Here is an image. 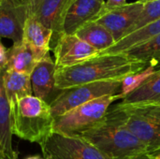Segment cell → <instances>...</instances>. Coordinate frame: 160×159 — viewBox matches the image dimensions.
Returning <instances> with one entry per match:
<instances>
[{"instance_id": "obj_21", "label": "cell", "mask_w": 160, "mask_h": 159, "mask_svg": "<svg viewBox=\"0 0 160 159\" xmlns=\"http://www.w3.org/2000/svg\"><path fill=\"white\" fill-rule=\"evenodd\" d=\"M128 58L142 62L147 67L160 68V35L147 42L134 47L124 52Z\"/></svg>"}, {"instance_id": "obj_27", "label": "cell", "mask_w": 160, "mask_h": 159, "mask_svg": "<svg viewBox=\"0 0 160 159\" xmlns=\"http://www.w3.org/2000/svg\"><path fill=\"white\" fill-rule=\"evenodd\" d=\"M25 1H26V4H27L28 12H30L34 8V7L36 6V4L38 2V0H25Z\"/></svg>"}, {"instance_id": "obj_3", "label": "cell", "mask_w": 160, "mask_h": 159, "mask_svg": "<svg viewBox=\"0 0 160 159\" xmlns=\"http://www.w3.org/2000/svg\"><path fill=\"white\" fill-rule=\"evenodd\" d=\"M12 134L40 144L52 131L53 117L48 103L35 96L21 98L10 109Z\"/></svg>"}, {"instance_id": "obj_31", "label": "cell", "mask_w": 160, "mask_h": 159, "mask_svg": "<svg viewBox=\"0 0 160 159\" xmlns=\"http://www.w3.org/2000/svg\"><path fill=\"white\" fill-rule=\"evenodd\" d=\"M0 159H4V158H3V157H2L0 156Z\"/></svg>"}, {"instance_id": "obj_28", "label": "cell", "mask_w": 160, "mask_h": 159, "mask_svg": "<svg viewBox=\"0 0 160 159\" xmlns=\"http://www.w3.org/2000/svg\"><path fill=\"white\" fill-rule=\"evenodd\" d=\"M149 155L153 159H160V150L151 152V153H149Z\"/></svg>"}, {"instance_id": "obj_20", "label": "cell", "mask_w": 160, "mask_h": 159, "mask_svg": "<svg viewBox=\"0 0 160 159\" xmlns=\"http://www.w3.org/2000/svg\"><path fill=\"white\" fill-rule=\"evenodd\" d=\"M124 104H153L160 103V68L142 86L126 96Z\"/></svg>"}, {"instance_id": "obj_14", "label": "cell", "mask_w": 160, "mask_h": 159, "mask_svg": "<svg viewBox=\"0 0 160 159\" xmlns=\"http://www.w3.org/2000/svg\"><path fill=\"white\" fill-rule=\"evenodd\" d=\"M52 37L51 30L44 27L33 16H28L24 24L22 40L29 46L38 61L49 54Z\"/></svg>"}, {"instance_id": "obj_26", "label": "cell", "mask_w": 160, "mask_h": 159, "mask_svg": "<svg viewBox=\"0 0 160 159\" xmlns=\"http://www.w3.org/2000/svg\"><path fill=\"white\" fill-rule=\"evenodd\" d=\"M127 159H153L149 153H142V154H140V155H137V156H134V157H131Z\"/></svg>"}, {"instance_id": "obj_2", "label": "cell", "mask_w": 160, "mask_h": 159, "mask_svg": "<svg viewBox=\"0 0 160 159\" xmlns=\"http://www.w3.org/2000/svg\"><path fill=\"white\" fill-rule=\"evenodd\" d=\"M82 137L110 159H127L148 153L146 146L124 125L111 106L106 116Z\"/></svg>"}, {"instance_id": "obj_23", "label": "cell", "mask_w": 160, "mask_h": 159, "mask_svg": "<svg viewBox=\"0 0 160 159\" xmlns=\"http://www.w3.org/2000/svg\"><path fill=\"white\" fill-rule=\"evenodd\" d=\"M158 19H160V0L145 3L141 15L130 27L127 36Z\"/></svg>"}, {"instance_id": "obj_7", "label": "cell", "mask_w": 160, "mask_h": 159, "mask_svg": "<svg viewBox=\"0 0 160 159\" xmlns=\"http://www.w3.org/2000/svg\"><path fill=\"white\" fill-rule=\"evenodd\" d=\"M39 145L44 159H110L78 136L52 131Z\"/></svg>"}, {"instance_id": "obj_29", "label": "cell", "mask_w": 160, "mask_h": 159, "mask_svg": "<svg viewBox=\"0 0 160 159\" xmlns=\"http://www.w3.org/2000/svg\"><path fill=\"white\" fill-rule=\"evenodd\" d=\"M25 159H44L43 157H41L40 156H31V157H28Z\"/></svg>"}, {"instance_id": "obj_1", "label": "cell", "mask_w": 160, "mask_h": 159, "mask_svg": "<svg viewBox=\"0 0 160 159\" xmlns=\"http://www.w3.org/2000/svg\"><path fill=\"white\" fill-rule=\"evenodd\" d=\"M146 67V64L132 60L125 53L98 54L75 66L56 68L55 86L65 90L97 82L123 81Z\"/></svg>"}, {"instance_id": "obj_24", "label": "cell", "mask_w": 160, "mask_h": 159, "mask_svg": "<svg viewBox=\"0 0 160 159\" xmlns=\"http://www.w3.org/2000/svg\"><path fill=\"white\" fill-rule=\"evenodd\" d=\"M126 4H128L127 0H107V2L105 3L102 14H104L106 12H109L111 10H113L115 8H118V7H120L122 6H125Z\"/></svg>"}, {"instance_id": "obj_6", "label": "cell", "mask_w": 160, "mask_h": 159, "mask_svg": "<svg viewBox=\"0 0 160 159\" xmlns=\"http://www.w3.org/2000/svg\"><path fill=\"white\" fill-rule=\"evenodd\" d=\"M121 87L122 81L115 80L91 82L61 90L50 104L52 115L55 118L97 98L119 95Z\"/></svg>"}, {"instance_id": "obj_5", "label": "cell", "mask_w": 160, "mask_h": 159, "mask_svg": "<svg viewBox=\"0 0 160 159\" xmlns=\"http://www.w3.org/2000/svg\"><path fill=\"white\" fill-rule=\"evenodd\" d=\"M119 95L97 98L76 109L53 118L52 132L68 136H80L99 123L107 114L111 105L116 100H122Z\"/></svg>"}, {"instance_id": "obj_30", "label": "cell", "mask_w": 160, "mask_h": 159, "mask_svg": "<svg viewBox=\"0 0 160 159\" xmlns=\"http://www.w3.org/2000/svg\"><path fill=\"white\" fill-rule=\"evenodd\" d=\"M139 1L145 4V3H148V2H153V1H158V0H139Z\"/></svg>"}, {"instance_id": "obj_10", "label": "cell", "mask_w": 160, "mask_h": 159, "mask_svg": "<svg viewBox=\"0 0 160 159\" xmlns=\"http://www.w3.org/2000/svg\"><path fill=\"white\" fill-rule=\"evenodd\" d=\"M53 52L56 68L72 67L99 54L96 49L76 35L66 34L62 35L57 41Z\"/></svg>"}, {"instance_id": "obj_8", "label": "cell", "mask_w": 160, "mask_h": 159, "mask_svg": "<svg viewBox=\"0 0 160 159\" xmlns=\"http://www.w3.org/2000/svg\"><path fill=\"white\" fill-rule=\"evenodd\" d=\"M71 0H38L34 8L28 12L44 27L52 32L51 49L53 50L57 41L64 35L63 26L68 8Z\"/></svg>"}, {"instance_id": "obj_9", "label": "cell", "mask_w": 160, "mask_h": 159, "mask_svg": "<svg viewBox=\"0 0 160 159\" xmlns=\"http://www.w3.org/2000/svg\"><path fill=\"white\" fill-rule=\"evenodd\" d=\"M28 18L25 0L0 1V37H7L19 43L22 41L23 29Z\"/></svg>"}, {"instance_id": "obj_32", "label": "cell", "mask_w": 160, "mask_h": 159, "mask_svg": "<svg viewBox=\"0 0 160 159\" xmlns=\"http://www.w3.org/2000/svg\"><path fill=\"white\" fill-rule=\"evenodd\" d=\"M0 1H1V0H0Z\"/></svg>"}, {"instance_id": "obj_19", "label": "cell", "mask_w": 160, "mask_h": 159, "mask_svg": "<svg viewBox=\"0 0 160 159\" xmlns=\"http://www.w3.org/2000/svg\"><path fill=\"white\" fill-rule=\"evenodd\" d=\"M75 35L96 49L99 53L115 44V39L112 35L96 21L90 22L81 27Z\"/></svg>"}, {"instance_id": "obj_18", "label": "cell", "mask_w": 160, "mask_h": 159, "mask_svg": "<svg viewBox=\"0 0 160 159\" xmlns=\"http://www.w3.org/2000/svg\"><path fill=\"white\" fill-rule=\"evenodd\" d=\"M38 62L32 50L23 40L19 43H13L8 49V70L31 75Z\"/></svg>"}, {"instance_id": "obj_17", "label": "cell", "mask_w": 160, "mask_h": 159, "mask_svg": "<svg viewBox=\"0 0 160 159\" xmlns=\"http://www.w3.org/2000/svg\"><path fill=\"white\" fill-rule=\"evenodd\" d=\"M3 85L10 109L21 98L33 96L30 75L7 69L3 73Z\"/></svg>"}, {"instance_id": "obj_15", "label": "cell", "mask_w": 160, "mask_h": 159, "mask_svg": "<svg viewBox=\"0 0 160 159\" xmlns=\"http://www.w3.org/2000/svg\"><path fill=\"white\" fill-rule=\"evenodd\" d=\"M3 73L0 72V156L4 159H17L18 154L12 146L11 110L5 94Z\"/></svg>"}, {"instance_id": "obj_4", "label": "cell", "mask_w": 160, "mask_h": 159, "mask_svg": "<svg viewBox=\"0 0 160 159\" xmlns=\"http://www.w3.org/2000/svg\"><path fill=\"white\" fill-rule=\"evenodd\" d=\"M124 125L146 146L148 153L160 150V103L112 106Z\"/></svg>"}, {"instance_id": "obj_25", "label": "cell", "mask_w": 160, "mask_h": 159, "mask_svg": "<svg viewBox=\"0 0 160 159\" xmlns=\"http://www.w3.org/2000/svg\"><path fill=\"white\" fill-rule=\"evenodd\" d=\"M8 65V49L0 41V72H4L7 70Z\"/></svg>"}, {"instance_id": "obj_22", "label": "cell", "mask_w": 160, "mask_h": 159, "mask_svg": "<svg viewBox=\"0 0 160 159\" xmlns=\"http://www.w3.org/2000/svg\"><path fill=\"white\" fill-rule=\"evenodd\" d=\"M158 70V69H157L153 67H147L145 69H143L138 73H135V74L126 77L122 81V87H121L120 95L124 98L126 96H128V94H130L131 92L135 91L140 86H142L143 84V82H145Z\"/></svg>"}, {"instance_id": "obj_13", "label": "cell", "mask_w": 160, "mask_h": 159, "mask_svg": "<svg viewBox=\"0 0 160 159\" xmlns=\"http://www.w3.org/2000/svg\"><path fill=\"white\" fill-rule=\"evenodd\" d=\"M55 63L50 54H47L37 64L30 75L34 96L49 105L61 91L55 86Z\"/></svg>"}, {"instance_id": "obj_16", "label": "cell", "mask_w": 160, "mask_h": 159, "mask_svg": "<svg viewBox=\"0 0 160 159\" xmlns=\"http://www.w3.org/2000/svg\"><path fill=\"white\" fill-rule=\"evenodd\" d=\"M160 35V19L138 29L137 31L124 37L117 41L113 46L99 54H119L127 51L142 45L148 40Z\"/></svg>"}, {"instance_id": "obj_12", "label": "cell", "mask_w": 160, "mask_h": 159, "mask_svg": "<svg viewBox=\"0 0 160 159\" xmlns=\"http://www.w3.org/2000/svg\"><path fill=\"white\" fill-rule=\"evenodd\" d=\"M104 6V0H71L64 21V34L75 35L81 27L98 20Z\"/></svg>"}, {"instance_id": "obj_11", "label": "cell", "mask_w": 160, "mask_h": 159, "mask_svg": "<svg viewBox=\"0 0 160 159\" xmlns=\"http://www.w3.org/2000/svg\"><path fill=\"white\" fill-rule=\"evenodd\" d=\"M144 4L136 1L102 14L97 22L103 25L113 37L115 43L127 36L143 9Z\"/></svg>"}]
</instances>
